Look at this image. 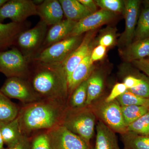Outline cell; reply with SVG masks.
Listing matches in <instances>:
<instances>
[{
	"label": "cell",
	"instance_id": "obj_1",
	"mask_svg": "<svg viewBox=\"0 0 149 149\" xmlns=\"http://www.w3.org/2000/svg\"><path fill=\"white\" fill-rule=\"evenodd\" d=\"M29 63L30 72L27 80L39 98L67 105L68 81L63 63Z\"/></svg>",
	"mask_w": 149,
	"mask_h": 149
},
{
	"label": "cell",
	"instance_id": "obj_2",
	"mask_svg": "<svg viewBox=\"0 0 149 149\" xmlns=\"http://www.w3.org/2000/svg\"><path fill=\"white\" fill-rule=\"evenodd\" d=\"M66 107L60 102L45 100L23 105L17 116L22 133L30 138L62 125Z\"/></svg>",
	"mask_w": 149,
	"mask_h": 149
},
{
	"label": "cell",
	"instance_id": "obj_3",
	"mask_svg": "<svg viewBox=\"0 0 149 149\" xmlns=\"http://www.w3.org/2000/svg\"><path fill=\"white\" fill-rule=\"evenodd\" d=\"M96 118L90 106L81 108L67 107L62 125L79 136L91 146V139L95 133Z\"/></svg>",
	"mask_w": 149,
	"mask_h": 149
},
{
	"label": "cell",
	"instance_id": "obj_4",
	"mask_svg": "<svg viewBox=\"0 0 149 149\" xmlns=\"http://www.w3.org/2000/svg\"><path fill=\"white\" fill-rule=\"evenodd\" d=\"M99 120L113 130L122 135L127 132L123 119L121 106L117 100L107 102L104 99L98 100L89 106Z\"/></svg>",
	"mask_w": 149,
	"mask_h": 149
},
{
	"label": "cell",
	"instance_id": "obj_5",
	"mask_svg": "<svg viewBox=\"0 0 149 149\" xmlns=\"http://www.w3.org/2000/svg\"><path fill=\"white\" fill-rule=\"evenodd\" d=\"M30 63L17 47L0 52V72L8 78L18 77L27 80Z\"/></svg>",
	"mask_w": 149,
	"mask_h": 149
},
{
	"label": "cell",
	"instance_id": "obj_6",
	"mask_svg": "<svg viewBox=\"0 0 149 149\" xmlns=\"http://www.w3.org/2000/svg\"><path fill=\"white\" fill-rule=\"evenodd\" d=\"M48 27L40 20L35 27L25 30L18 36L15 45L29 61L41 51Z\"/></svg>",
	"mask_w": 149,
	"mask_h": 149
},
{
	"label": "cell",
	"instance_id": "obj_7",
	"mask_svg": "<svg viewBox=\"0 0 149 149\" xmlns=\"http://www.w3.org/2000/svg\"><path fill=\"white\" fill-rule=\"evenodd\" d=\"M82 35L68 37L42 50L29 61L45 63H63L80 45Z\"/></svg>",
	"mask_w": 149,
	"mask_h": 149
},
{
	"label": "cell",
	"instance_id": "obj_8",
	"mask_svg": "<svg viewBox=\"0 0 149 149\" xmlns=\"http://www.w3.org/2000/svg\"><path fill=\"white\" fill-rule=\"evenodd\" d=\"M0 91L9 99L20 101L23 105L41 100L28 80L20 77L8 78Z\"/></svg>",
	"mask_w": 149,
	"mask_h": 149
},
{
	"label": "cell",
	"instance_id": "obj_9",
	"mask_svg": "<svg viewBox=\"0 0 149 149\" xmlns=\"http://www.w3.org/2000/svg\"><path fill=\"white\" fill-rule=\"evenodd\" d=\"M36 6L32 0H9L0 8V22L6 19L21 23L27 18L37 15Z\"/></svg>",
	"mask_w": 149,
	"mask_h": 149
},
{
	"label": "cell",
	"instance_id": "obj_10",
	"mask_svg": "<svg viewBox=\"0 0 149 149\" xmlns=\"http://www.w3.org/2000/svg\"><path fill=\"white\" fill-rule=\"evenodd\" d=\"M52 149H93L79 136L63 125L47 131Z\"/></svg>",
	"mask_w": 149,
	"mask_h": 149
},
{
	"label": "cell",
	"instance_id": "obj_11",
	"mask_svg": "<svg viewBox=\"0 0 149 149\" xmlns=\"http://www.w3.org/2000/svg\"><path fill=\"white\" fill-rule=\"evenodd\" d=\"M125 28L119 40V44L128 47L132 43L135 37L136 26L139 17L141 1L139 0L124 1Z\"/></svg>",
	"mask_w": 149,
	"mask_h": 149
},
{
	"label": "cell",
	"instance_id": "obj_12",
	"mask_svg": "<svg viewBox=\"0 0 149 149\" xmlns=\"http://www.w3.org/2000/svg\"><path fill=\"white\" fill-rule=\"evenodd\" d=\"M116 15V13L105 10H97L77 22L68 37L80 36L85 32L93 31L111 21Z\"/></svg>",
	"mask_w": 149,
	"mask_h": 149
},
{
	"label": "cell",
	"instance_id": "obj_13",
	"mask_svg": "<svg viewBox=\"0 0 149 149\" xmlns=\"http://www.w3.org/2000/svg\"><path fill=\"white\" fill-rule=\"evenodd\" d=\"M93 32H87L80 45L63 63L68 80L75 68L92 51L91 45L94 35Z\"/></svg>",
	"mask_w": 149,
	"mask_h": 149
},
{
	"label": "cell",
	"instance_id": "obj_14",
	"mask_svg": "<svg viewBox=\"0 0 149 149\" xmlns=\"http://www.w3.org/2000/svg\"><path fill=\"white\" fill-rule=\"evenodd\" d=\"M37 15L48 26H53L62 21L63 10L59 0H45L36 6Z\"/></svg>",
	"mask_w": 149,
	"mask_h": 149
},
{
	"label": "cell",
	"instance_id": "obj_15",
	"mask_svg": "<svg viewBox=\"0 0 149 149\" xmlns=\"http://www.w3.org/2000/svg\"><path fill=\"white\" fill-rule=\"evenodd\" d=\"M29 25L26 21L21 23L12 22L6 24L0 22V52L15 45L18 36L27 30Z\"/></svg>",
	"mask_w": 149,
	"mask_h": 149
},
{
	"label": "cell",
	"instance_id": "obj_16",
	"mask_svg": "<svg viewBox=\"0 0 149 149\" xmlns=\"http://www.w3.org/2000/svg\"><path fill=\"white\" fill-rule=\"evenodd\" d=\"M91 52L75 68L68 80V98L75 88L88 80L93 72L94 65L91 60Z\"/></svg>",
	"mask_w": 149,
	"mask_h": 149
},
{
	"label": "cell",
	"instance_id": "obj_17",
	"mask_svg": "<svg viewBox=\"0 0 149 149\" xmlns=\"http://www.w3.org/2000/svg\"><path fill=\"white\" fill-rule=\"evenodd\" d=\"M77 22L65 19L52 26L48 29L40 52L55 43L68 37Z\"/></svg>",
	"mask_w": 149,
	"mask_h": 149
},
{
	"label": "cell",
	"instance_id": "obj_18",
	"mask_svg": "<svg viewBox=\"0 0 149 149\" xmlns=\"http://www.w3.org/2000/svg\"><path fill=\"white\" fill-rule=\"evenodd\" d=\"M96 129L95 143L93 149H120L116 133L104 123L99 120Z\"/></svg>",
	"mask_w": 149,
	"mask_h": 149
},
{
	"label": "cell",
	"instance_id": "obj_19",
	"mask_svg": "<svg viewBox=\"0 0 149 149\" xmlns=\"http://www.w3.org/2000/svg\"><path fill=\"white\" fill-rule=\"evenodd\" d=\"M0 130L4 143L7 147L13 146L23 138L18 117L10 121L0 124Z\"/></svg>",
	"mask_w": 149,
	"mask_h": 149
},
{
	"label": "cell",
	"instance_id": "obj_20",
	"mask_svg": "<svg viewBox=\"0 0 149 149\" xmlns=\"http://www.w3.org/2000/svg\"><path fill=\"white\" fill-rule=\"evenodd\" d=\"M59 1L68 20L78 22L92 13L78 0H59Z\"/></svg>",
	"mask_w": 149,
	"mask_h": 149
},
{
	"label": "cell",
	"instance_id": "obj_21",
	"mask_svg": "<svg viewBox=\"0 0 149 149\" xmlns=\"http://www.w3.org/2000/svg\"><path fill=\"white\" fill-rule=\"evenodd\" d=\"M123 58L128 61H133L149 57V38L136 40L123 51Z\"/></svg>",
	"mask_w": 149,
	"mask_h": 149
},
{
	"label": "cell",
	"instance_id": "obj_22",
	"mask_svg": "<svg viewBox=\"0 0 149 149\" xmlns=\"http://www.w3.org/2000/svg\"><path fill=\"white\" fill-rule=\"evenodd\" d=\"M103 77L100 72H93L88 80L86 106H89L97 100L103 90Z\"/></svg>",
	"mask_w": 149,
	"mask_h": 149
},
{
	"label": "cell",
	"instance_id": "obj_23",
	"mask_svg": "<svg viewBox=\"0 0 149 149\" xmlns=\"http://www.w3.org/2000/svg\"><path fill=\"white\" fill-rule=\"evenodd\" d=\"M19 109L20 107L0 91V124L15 119Z\"/></svg>",
	"mask_w": 149,
	"mask_h": 149
},
{
	"label": "cell",
	"instance_id": "obj_24",
	"mask_svg": "<svg viewBox=\"0 0 149 149\" xmlns=\"http://www.w3.org/2000/svg\"><path fill=\"white\" fill-rule=\"evenodd\" d=\"M121 135L123 149H149V136L127 131Z\"/></svg>",
	"mask_w": 149,
	"mask_h": 149
},
{
	"label": "cell",
	"instance_id": "obj_25",
	"mask_svg": "<svg viewBox=\"0 0 149 149\" xmlns=\"http://www.w3.org/2000/svg\"><path fill=\"white\" fill-rule=\"evenodd\" d=\"M88 80L80 84L73 91L68 100L67 107L78 109L86 106Z\"/></svg>",
	"mask_w": 149,
	"mask_h": 149
},
{
	"label": "cell",
	"instance_id": "obj_26",
	"mask_svg": "<svg viewBox=\"0 0 149 149\" xmlns=\"http://www.w3.org/2000/svg\"><path fill=\"white\" fill-rule=\"evenodd\" d=\"M121 110L124 122L127 127L147 113L149 111V108L142 106H128L121 107Z\"/></svg>",
	"mask_w": 149,
	"mask_h": 149
},
{
	"label": "cell",
	"instance_id": "obj_27",
	"mask_svg": "<svg viewBox=\"0 0 149 149\" xmlns=\"http://www.w3.org/2000/svg\"><path fill=\"white\" fill-rule=\"evenodd\" d=\"M135 38L136 40L149 38V8H145L139 16L136 27Z\"/></svg>",
	"mask_w": 149,
	"mask_h": 149
},
{
	"label": "cell",
	"instance_id": "obj_28",
	"mask_svg": "<svg viewBox=\"0 0 149 149\" xmlns=\"http://www.w3.org/2000/svg\"><path fill=\"white\" fill-rule=\"evenodd\" d=\"M116 100L121 107L137 105L149 108V99L137 95L128 90L118 97Z\"/></svg>",
	"mask_w": 149,
	"mask_h": 149
},
{
	"label": "cell",
	"instance_id": "obj_29",
	"mask_svg": "<svg viewBox=\"0 0 149 149\" xmlns=\"http://www.w3.org/2000/svg\"><path fill=\"white\" fill-rule=\"evenodd\" d=\"M127 131L141 136H149V111L128 125L127 127Z\"/></svg>",
	"mask_w": 149,
	"mask_h": 149
},
{
	"label": "cell",
	"instance_id": "obj_30",
	"mask_svg": "<svg viewBox=\"0 0 149 149\" xmlns=\"http://www.w3.org/2000/svg\"><path fill=\"white\" fill-rule=\"evenodd\" d=\"M30 138L31 149H52L47 131L38 132Z\"/></svg>",
	"mask_w": 149,
	"mask_h": 149
},
{
	"label": "cell",
	"instance_id": "obj_31",
	"mask_svg": "<svg viewBox=\"0 0 149 149\" xmlns=\"http://www.w3.org/2000/svg\"><path fill=\"white\" fill-rule=\"evenodd\" d=\"M96 4L101 8L113 13H124V1L120 0H97Z\"/></svg>",
	"mask_w": 149,
	"mask_h": 149
},
{
	"label": "cell",
	"instance_id": "obj_32",
	"mask_svg": "<svg viewBox=\"0 0 149 149\" xmlns=\"http://www.w3.org/2000/svg\"><path fill=\"white\" fill-rule=\"evenodd\" d=\"M148 77L143 74H138V75L130 74L126 76L123 80V83L126 86L127 90H131L138 88L143 83Z\"/></svg>",
	"mask_w": 149,
	"mask_h": 149
},
{
	"label": "cell",
	"instance_id": "obj_33",
	"mask_svg": "<svg viewBox=\"0 0 149 149\" xmlns=\"http://www.w3.org/2000/svg\"><path fill=\"white\" fill-rule=\"evenodd\" d=\"M127 91V88L124 83H116L113 86L109 95L104 99L105 101L107 102H110L115 100L118 97Z\"/></svg>",
	"mask_w": 149,
	"mask_h": 149
},
{
	"label": "cell",
	"instance_id": "obj_34",
	"mask_svg": "<svg viewBox=\"0 0 149 149\" xmlns=\"http://www.w3.org/2000/svg\"><path fill=\"white\" fill-rule=\"evenodd\" d=\"M106 47L104 46L100 45L96 47L91 53V60L93 63L101 60L103 58L106 53Z\"/></svg>",
	"mask_w": 149,
	"mask_h": 149
},
{
	"label": "cell",
	"instance_id": "obj_35",
	"mask_svg": "<svg viewBox=\"0 0 149 149\" xmlns=\"http://www.w3.org/2000/svg\"><path fill=\"white\" fill-rule=\"evenodd\" d=\"M136 68L145 73L149 78V58H145L132 61Z\"/></svg>",
	"mask_w": 149,
	"mask_h": 149
},
{
	"label": "cell",
	"instance_id": "obj_36",
	"mask_svg": "<svg viewBox=\"0 0 149 149\" xmlns=\"http://www.w3.org/2000/svg\"><path fill=\"white\" fill-rule=\"evenodd\" d=\"M115 39L114 35L112 33H106L99 39V45L104 46L106 48L107 47H110L114 43Z\"/></svg>",
	"mask_w": 149,
	"mask_h": 149
},
{
	"label": "cell",
	"instance_id": "obj_37",
	"mask_svg": "<svg viewBox=\"0 0 149 149\" xmlns=\"http://www.w3.org/2000/svg\"><path fill=\"white\" fill-rule=\"evenodd\" d=\"M4 149H31L30 138L24 136L16 145Z\"/></svg>",
	"mask_w": 149,
	"mask_h": 149
},
{
	"label": "cell",
	"instance_id": "obj_38",
	"mask_svg": "<svg viewBox=\"0 0 149 149\" xmlns=\"http://www.w3.org/2000/svg\"><path fill=\"white\" fill-rule=\"evenodd\" d=\"M78 1L91 13L97 11V4L93 0H78Z\"/></svg>",
	"mask_w": 149,
	"mask_h": 149
},
{
	"label": "cell",
	"instance_id": "obj_39",
	"mask_svg": "<svg viewBox=\"0 0 149 149\" xmlns=\"http://www.w3.org/2000/svg\"><path fill=\"white\" fill-rule=\"evenodd\" d=\"M4 143L3 141V139L2 138V136L1 133V130H0V149H4Z\"/></svg>",
	"mask_w": 149,
	"mask_h": 149
},
{
	"label": "cell",
	"instance_id": "obj_40",
	"mask_svg": "<svg viewBox=\"0 0 149 149\" xmlns=\"http://www.w3.org/2000/svg\"><path fill=\"white\" fill-rule=\"evenodd\" d=\"M143 3L144 4L145 6V8H149V1H143Z\"/></svg>",
	"mask_w": 149,
	"mask_h": 149
},
{
	"label": "cell",
	"instance_id": "obj_41",
	"mask_svg": "<svg viewBox=\"0 0 149 149\" xmlns=\"http://www.w3.org/2000/svg\"><path fill=\"white\" fill-rule=\"evenodd\" d=\"M7 1L8 0H0V8H1Z\"/></svg>",
	"mask_w": 149,
	"mask_h": 149
},
{
	"label": "cell",
	"instance_id": "obj_42",
	"mask_svg": "<svg viewBox=\"0 0 149 149\" xmlns=\"http://www.w3.org/2000/svg\"></svg>",
	"mask_w": 149,
	"mask_h": 149
}]
</instances>
